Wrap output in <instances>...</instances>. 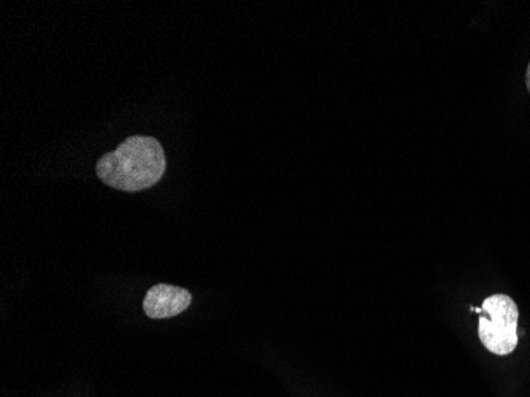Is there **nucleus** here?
<instances>
[{
  "instance_id": "nucleus-3",
  "label": "nucleus",
  "mask_w": 530,
  "mask_h": 397,
  "mask_svg": "<svg viewBox=\"0 0 530 397\" xmlns=\"http://www.w3.org/2000/svg\"><path fill=\"white\" fill-rule=\"evenodd\" d=\"M191 302L193 296L185 288L159 283L146 293L143 299V312L146 313V317L153 320H166L188 310Z\"/></svg>"
},
{
  "instance_id": "nucleus-4",
  "label": "nucleus",
  "mask_w": 530,
  "mask_h": 397,
  "mask_svg": "<svg viewBox=\"0 0 530 397\" xmlns=\"http://www.w3.org/2000/svg\"><path fill=\"white\" fill-rule=\"evenodd\" d=\"M526 85H527V89H529V93H530V64H529V67H527Z\"/></svg>"
},
{
  "instance_id": "nucleus-1",
  "label": "nucleus",
  "mask_w": 530,
  "mask_h": 397,
  "mask_svg": "<svg viewBox=\"0 0 530 397\" xmlns=\"http://www.w3.org/2000/svg\"><path fill=\"white\" fill-rule=\"evenodd\" d=\"M161 143L148 135H132L112 153L99 158L97 175L105 185L126 193L151 188L166 172Z\"/></svg>"
},
{
  "instance_id": "nucleus-2",
  "label": "nucleus",
  "mask_w": 530,
  "mask_h": 397,
  "mask_svg": "<svg viewBox=\"0 0 530 397\" xmlns=\"http://www.w3.org/2000/svg\"><path fill=\"white\" fill-rule=\"evenodd\" d=\"M478 336L486 350L497 356H507L518 347L519 310L507 294H494L481 305Z\"/></svg>"
}]
</instances>
